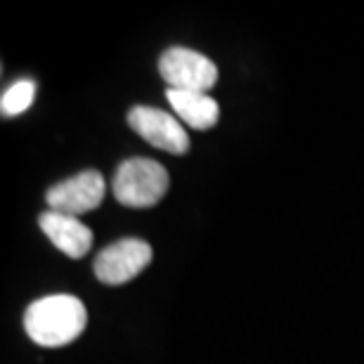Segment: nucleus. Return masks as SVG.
Listing matches in <instances>:
<instances>
[{
  "label": "nucleus",
  "instance_id": "nucleus-3",
  "mask_svg": "<svg viewBox=\"0 0 364 364\" xmlns=\"http://www.w3.org/2000/svg\"><path fill=\"white\" fill-rule=\"evenodd\" d=\"M159 74L171 90L208 92L218 83V67L206 55L189 48H168L159 60Z\"/></svg>",
  "mask_w": 364,
  "mask_h": 364
},
{
  "label": "nucleus",
  "instance_id": "nucleus-9",
  "mask_svg": "<svg viewBox=\"0 0 364 364\" xmlns=\"http://www.w3.org/2000/svg\"><path fill=\"white\" fill-rule=\"evenodd\" d=\"M36 95V83L33 81H17L14 85H10L3 92V100H0V112L3 116H17L21 112H26L33 102Z\"/></svg>",
  "mask_w": 364,
  "mask_h": 364
},
{
  "label": "nucleus",
  "instance_id": "nucleus-4",
  "mask_svg": "<svg viewBox=\"0 0 364 364\" xmlns=\"http://www.w3.org/2000/svg\"><path fill=\"white\" fill-rule=\"evenodd\" d=\"M105 192H107V185H105L102 173L83 171L74 178L62 180V182H57L55 187H50L46 194V201H48V208L55 210V213L76 218V215L90 213V210L97 208L100 203L105 201Z\"/></svg>",
  "mask_w": 364,
  "mask_h": 364
},
{
  "label": "nucleus",
  "instance_id": "nucleus-5",
  "mask_svg": "<svg viewBox=\"0 0 364 364\" xmlns=\"http://www.w3.org/2000/svg\"><path fill=\"white\" fill-rule=\"evenodd\" d=\"M151 263V246L142 239H119L95 258V274L102 284L119 287L135 279Z\"/></svg>",
  "mask_w": 364,
  "mask_h": 364
},
{
  "label": "nucleus",
  "instance_id": "nucleus-7",
  "mask_svg": "<svg viewBox=\"0 0 364 364\" xmlns=\"http://www.w3.org/2000/svg\"><path fill=\"white\" fill-rule=\"evenodd\" d=\"M38 225L50 242L69 258H83L92 246V232L90 228L78 220V218L55 213L48 210L38 218Z\"/></svg>",
  "mask_w": 364,
  "mask_h": 364
},
{
  "label": "nucleus",
  "instance_id": "nucleus-6",
  "mask_svg": "<svg viewBox=\"0 0 364 364\" xmlns=\"http://www.w3.org/2000/svg\"><path fill=\"white\" fill-rule=\"evenodd\" d=\"M128 126L135 130L142 140H147L151 147L164 149L168 154H187L189 137L187 130L176 116L161 112L154 107H133L128 112Z\"/></svg>",
  "mask_w": 364,
  "mask_h": 364
},
{
  "label": "nucleus",
  "instance_id": "nucleus-1",
  "mask_svg": "<svg viewBox=\"0 0 364 364\" xmlns=\"http://www.w3.org/2000/svg\"><path fill=\"white\" fill-rule=\"evenodd\" d=\"M88 324V310L76 296L55 294L33 301L24 312V329L41 348H62L76 341Z\"/></svg>",
  "mask_w": 364,
  "mask_h": 364
},
{
  "label": "nucleus",
  "instance_id": "nucleus-8",
  "mask_svg": "<svg viewBox=\"0 0 364 364\" xmlns=\"http://www.w3.org/2000/svg\"><path fill=\"white\" fill-rule=\"evenodd\" d=\"M173 112L180 116L182 123L196 130L213 128L220 119V107L206 92H182V90H166Z\"/></svg>",
  "mask_w": 364,
  "mask_h": 364
},
{
  "label": "nucleus",
  "instance_id": "nucleus-2",
  "mask_svg": "<svg viewBox=\"0 0 364 364\" xmlns=\"http://www.w3.org/2000/svg\"><path fill=\"white\" fill-rule=\"evenodd\" d=\"M171 178L168 171L151 159H128L116 168L112 182L116 201L130 208H149L156 206L168 192Z\"/></svg>",
  "mask_w": 364,
  "mask_h": 364
}]
</instances>
